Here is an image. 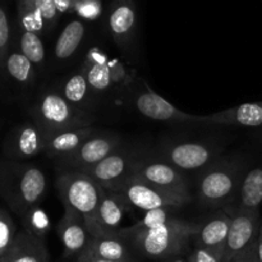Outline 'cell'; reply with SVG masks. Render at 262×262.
<instances>
[{"mask_svg": "<svg viewBox=\"0 0 262 262\" xmlns=\"http://www.w3.org/2000/svg\"><path fill=\"white\" fill-rule=\"evenodd\" d=\"M246 174L242 156L217 159L201 170L197 181V201L206 209L220 210L230 206L239 192Z\"/></svg>", "mask_w": 262, "mask_h": 262, "instance_id": "cell-1", "label": "cell"}, {"mask_svg": "<svg viewBox=\"0 0 262 262\" xmlns=\"http://www.w3.org/2000/svg\"><path fill=\"white\" fill-rule=\"evenodd\" d=\"M199 229V223L186 222L174 217L155 229L142 232H125L122 229L118 237L124 239L142 256L166 260L170 256L182 252L189 239L196 237Z\"/></svg>", "mask_w": 262, "mask_h": 262, "instance_id": "cell-2", "label": "cell"}, {"mask_svg": "<svg viewBox=\"0 0 262 262\" xmlns=\"http://www.w3.org/2000/svg\"><path fill=\"white\" fill-rule=\"evenodd\" d=\"M56 188L64 211H69L86 223L91 238L99 237L97 211L105 188L78 170H60Z\"/></svg>", "mask_w": 262, "mask_h": 262, "instance_id": "cell-3", "label": "cell"}, {"mask_svg": "<svg viewBox=\"0 0 262 262\" xmlns=\"http://www.w3.org/2000/svg\"><path fill=\"white\" fill-rule=\"evenodd\" d=\"M32 117L46 137L61 130L91 127L95 122L91 113L72 105L55 90H46L40 95Z\"/></svg>", "mask_w": 262, "mask_h": 262, "instance_id": "cell-4", "label": "cell"}, {"mask_svg": "<svg viewBox=\"0 0 262 262\" xmlns=\"http://www.w3.org/2000/svg\"><path fill=\"white\" fill-rule=\"evenodd\" d=\"M104 188L120 194L129 210L137 209L143 212L159 207H182L192 201V194L165 191L135 177H128L119 183Z\"/></svg>", "mask_w": 262, "mask_h": 262, "instance_id": "cell-5", "label": "cell"}, {"mask_svg": "<svg viewBox=\"0 0 262 262\" xmlns=\"http://www.w3.org/2000/svg\"><path fill=\"white\" fill-rule=\"evenodd\" d=\"M8 196L14 209L25 215L31 207L37 206L48 192V179L41 169L32 165L17 166L9 171Z\"/></svg>", "mask_w": 262, "mask_h": 262, "instance_id": "cell-6", "label": "cell"}, {"mask_svg": "<svg viewBox=\"0 0 262 262\" xmlns=\"http://www.w3.org/2000/svg\"><path fill=\"white\" fill-rule=\"evenodd\" d=\"M220 150L206 142H174L164 146L156 158L182 171L204 170L219 159Z\"/></svg>", "mask_w": 262, "mask_h": 262, "instance_id": "cell-7", "label": "cell"}, {"mask_svg": "<svg viewBox=\"0 0 262 262\" xmlns=\"http://www.w3.org/2000/svg\"><path fill=\"white\" fill-rule=\"evenodd\" d=\"M230 215L229 232L224 247L223 262H230L257 242L261 227L260 210H233Z\"/></svg>", "mask_w": 262, "mask_h": 262, "instance_id": "cell-8", "label": "cell"}, {"mask_svg": "<svg viewBox=\"0 0 262 262\" xmlns=\"http://www.w3.org/2000/svg\"><path fill=\"white\" fill-rule=\"evenodd\" d=\"M122 138L112 132H97L90 137L76 152L55 160L61 170H79L95 165L119 148Z\"/></svg>", "mask_w": 262, "mask_h": 262, "instance_id": "cell-9", "label": "cell"}, {"mask_svg": "<svg viewBox=\"0 0 262 262\" xmlns=\"http://www.w3.org/2000/svg\"><path fill=\"white\" fill-rule=\"evenodd\" d=\"M130 177L147 182L165 191L191 194L189 182L183 171L158 158H141L135 165Z\"/></svg>", "mask_w": 262, "mask_h": 262, "instance_id": "cell-10", "label": "cell"}, {"mask_svg": "<svg viewBox=\"0 0 262 262\" xmlns=\"http://www.w3.org/2000/svg\"><path fill=\"white\" fill-rule=\"evenodd\" d=\"M140 156L135 151L117 150L95 165L79 169L78 171L86 174L102 187L119 183L132 176L135 165L140 160Z\"/></svg>", "mask_w": 262, "mask_h": 262, "instance_id": "cell-11", "label": "cell"}, {"mask_svg": "<svg viewBox=\"0 0 262 262\" xmlns=\"http://www.w3.org/2000/svg\"><path fill=\"white\" fill-rule=\"evenodd\" d=\"M145 90L138 91L133 99V105L136 110L143 117L158 122H173V123H199V115H192L184 113L174 106L173 104L161 97L143 83Z\"/></svg>", "mask_w": 262, "mask_h": 262, "instance_id": "cell-12", "label": "cell"}, {"mask_svg": "<svg viewBox=\"0 0 262 262\" xmlns=\"http://www.w3.org/2000/svg\"><path fill=\"white\" fill-rule=\"evenodd\" d=\"M129 207L117 192L105 188L97 211L99 237H118ZM96 238V237H95Z\"/></svg>", "mask_w": 262, "mask_h": 262, "instance_id": "cell-13", "label": "cell"}, {"mask_svg": "<svg viewBox=\"0 0 262 262\" xmlns=\"http://www.w3.org/2000/svg\"><path fill=\"white\" fill-rule=\"evenodd\" d=\"M56 232L63 245L66 257H78L87 250L91 241L86 223L69 211H64L63 217L58 223Z\"/></svg>", "mask_w": 262, "mask_h": 262, "instance_id": "cell-14", "label": "cell"}, {"mask_svg": "<svg viewBox=\"0 0 262 262\" xmlns=\"http://www.w3.org/2000/svg\"><path fill=\"white\" fill-rule=\"evenodd\" d=\"M199 123L260 127L262 125V101L246 102L239 106L214 113V114L199 115Z\"/></svg>", "mask_w": 262, "mask_h": 262, "instance_id": "cell-15", "label": "cell"}, {"mask_svg": "<svg viewBox=\"0 0 262 262\" xmlns=\"http://www.w3.org/2000/svg\"><path fill=\"white\" fill-rule=\"evenodd\" d=\"M99 130L96 128L83 127V128H74V129L61 130V132L54 133L46 137L45 151L43 152L48 156L53 158L54 160L67 158L76 152L90 137Z\"/></svg>", "mask_w": 262, "mask_h": 262, "instance_id": "cell-16", "label": "cell"}, {"mask_svg": "<svg viewBox=\"0 0 262 262\" xmlns=\"http://www.w3.org/2000/svg\"><path fill=\"white\" fill-rule=\"evenodd\" d=\"M0 262H49V255L43 241L23 229L17 233Z\"/></svg>", "mask_w": 262, "mask_h": 262, "instance_id": "cell-17", "label": "cell"}, {"mask_svg": "<svg viewBox=\"0 0 262 262\" xmlns=\"http://www.w3.org/2000/svg\"><path fill=\"white\" fill-rule=\"evenodd\" d=\"M46 135L36 123H28L18 128L10 141V155L19 159L33 158L45 151Z\"/></svg>", "mask_w": 262, "mask_h": 262, "instance_id": "cell-18", "label": "cell"}, {"mask_svg": "<svg viewBox=\"0 0 262 262\" xmlns=\"http://www.w3.org/2000/svg\"><path fill=\"white\" fill-rule=\"evenodd\" d=\"M109 60L107 55L99 49H92L86 55L81 71L83 72L90 87L95 94H104L113 87L110 79Z\"/></svg>", "mask_w": 262, "mask_h": 262, "instance_id": "cell-19", "label": "cell"}, {"mask_svg": "<svg viewBox=\"0 0 262 262\" xmlns=\"http://www.w3.org/2000/svg\"><path fill=\"white\" fill-rule=\"evenodd\" d=\"M232 217L227 212H216L204 224H200V229L196 234V246L214 250H224L229 232Z\"/></svg>", "mask_w": 262, "mask_h": 262, "instance_id": "cell-20", "label": "cell"}, {"mask_svg": "<svg viewBox=\"0 0 262 262\" xmlns=\"http://www.w3.org/2000/svg\"><path fill=\"white\" fill-rule=\"evenodd\" d=\"M262 204V166L247 170L245 174L239 192L230 206L225 207V212L233 210H260Z\"/></svg>", "mask_w": 262, "mask_h": 262, "instance_id": "cell-21", "label": "cell"}, {"mask_svg": "<svg viewBox=\"0 0 262 262\" xmlns=\"http://www.w3.org/2000/svg\"><path fill=\"white\" fill-rule=\"evenodd\" d=\"M59 92L72 105L89 112V107L91 106L92 92L94 91L90 87L89 82H87L86 77H84L83 72L81 69L78 72L69 74L61 82Z\"/></svg>", "mask_w": 262, "mask_h": 262, "instance_id": "cell-22", "label": "cell"}, {"mask_svg": "<svg viewBox=\"0 0 262 262\" xmlns=\"http://www.w3.org/2000/svg\"><path fill=\"white\" fill-rule=\"evenodd\" d=\"M84 37V26L81 20H72L64 27L54 48V58L56 61H67L78 51Z\"/></svg>", "mask_w": 262, "mask_h": 262, "instance_id": "cell-23", "label": "cell"}, {"mask_svg": "<svg viewBox=\"0 0 262 262\" xmlns=\"http://www.w3.org/2000/svg\"><path fill=\"white\" fill-rule=\"evenodd\" d=\"M128 243L119 237L91 238L87 251L94 256L114 262H129Z\"/></svg>", "mask_w": 262, "mask_h": 262, "instance_id": "cell-24", "label": "cell"}, {"mask_svg": "<svg viewBox=\"0 0 262 262\" xmlns=\"http://www.w3.org/2000/svg\"><path fill=\"white\" fill-rule=\"evenodd\" d=\"M136 23V14L132 7L120 4L113 10L109 17V28L112 35L119 43H123L132 33Z\"/></svg>", "mask_w": 262, "mask_h": 262, "instance_id": "cell-25", "label": "cell"}, {"mask_svg": "<svg viewBox=\"0 0 262 262\" xmlns=\"http://www.w3.org/2000/svg\"><path fill=\"white\" fill-rule=\"evenodd\" d=\"M7 72L13 79L22 84H31L35 81V67L22 53H12L5 59Z\"/></svg>", "mask_w": 262, "mask_h": 262, "instance_id": "cell-26", "label": "cell"}, {"mask_svg": "<svg viewBox=\"0 0 262 262\" xmlns=\"http://www.w3.org/2000/svg\"><path fill=\"white\" fill-rule=\"evenodd\" d=\"M176 209L177 207H159V209L145 211L142 217L138 219L132 227L123 228V230H125V232H142V230L155 229V228L161 227V225L166 224L171 219H174L171 215Z\"/></svg>", "mask_w": 262, "mask_h": 262, "instance_id": "cell-27", "label": "cell"}, {"mask_svg": "<svg viewBox=\"0 0 262 262\" xmlns=\"http://www.w3.org/2000/svg\"><path fill=\"white\" fill-rule=\"evenodd\" d=\"M20 53L33 64L35 68H42L45 64V48L40 36L35 32L23 31L19 40Z\"/></svg>", "mask_w": 262, "mask_h": 262, "instance_id": "cell-28", "label": "cell"}, {"mask_svg": "<svg viewBox=\"0 0 262 262\" xmlns=\"http://www.w3.org/2000/svg\"><path fill=\"white\" fill-rule=\"evenodd\" d=\"M23 223H25V229L32 233L37 238L43 241L51 229V222L49 215L45 210L40 207V205L33 206L23 215Z\"/></svg>", "mask_w": 262, "mask_h": 262, "instance_id": "cell-29", "label": "cell"}, {"mask_svg": "<svg viewBox=\"0 0 262 262\" xmlns=\"http://www.w3.org/2000/svg\"><path fill=\"white\" fill-rule=\"evenodd\" d=\"M15 235L17 233H15L14 222L7 211L0 209V258L10 247Z\"/></svg>", "mask_w": 262, "mask_h": 262, "instance_id": "cell-30", "label": "cell"}, {"mask_svg": "<svg viewBox=\"0 0 262 262\" xmlns=\"http://www.w3.org/2000/svg\"><path fill=\"white\" fill-rule=\"evenodd\" d=\"M109 71H110V79H112L113 87H123L129 84L130 77L128 74V71L125 69L124 64L118 59H110L109 60Z\"/></svg>", "mask_w": 262, "mask_h": 262, "instance_id": "cell-31", "label": "cell"}, {"mask_svg": "<svg viewBox=\"0 0 262 262\" xmlns=\"http://www.w3.org/2000/svg\"><path fill=\"white\" fill-rule=\"evenodd\" d=\"M224 250H214V248L196 246L193 252L188 256L189 262H223Z\"/></svg>", "mask_w": 262, "mask_h": 262, "instance_id": "cell-32", "label": "cell"}, {"mask_svg": "<svg viewBox=\"0 0 262 262\" xmlns=\"http://www.w3.org/2000/svg\"><path fill=\"white\" fill-rule=\"evenodd\" d=\"M36 9L40 12L43 22H53L56 18V8L55 0H35Z\"/></svg>", "mask_w": 262, "mask_h": 262, "instance_id": "cell-33", "label": "cell"}, {"mask_svg": "<svg viewBox=\"0 0 262 262\" xmlns=\"http://www.w3.org/2000/svg\"><path fill=\"white\" fill-rule=\"evenodd\" d=\"M8 42H9V23H8L7 14L0 8V64L7 53Z\"/></svg>", "mask_w": 262, "mask_h": 262, "instance_id": "cell-34", "label": "cell"}, {"mask_svg": "<svg viewBox=\"0 0 262 262\" xmlns=\"http://www.w3.org/2000/svg\"><path fill=\"white\" fill-rule=\"evenodd\" d=\"M78 12L82 17L87 18V19H94L99 15L100 9L96 3H84V4L79 5Z\"/></svg>", "mask_w": 262, "mask_h": 262, "instance_id": "cell-35", "label": "cell"}, {"mask_svg": "<svg viewBox=\"0 0 262 262\" xmlns=\"http://www.w3.org/2000/svg\"><path fill=\"white\" fill-rule=\"evenodd\" d=\"M230 262H260L257 256V242L250 250H247L245 253H242V255L238 256L237 258Z\"/></svg>", "mask_w": 262, "mask_h": 262, "instance_id": "cell-36", "label": "cell"}, {"mask_svg": "<svg viewBox=\"0 0 262 262\" xmlns=\"http://www.w3.org/2000/svg\"><path fill=\"white\" fill-rule=\"evenodd\" d=\"M166 262H189L188 257H186L183 253V251L182 252H178L176 253V255L170 256V257L166 258Z\"/></svg>", "mask_w": 262, "mask_h": 262, "instance_id": "cell-37", "label": "cell"}, {"mask_svg": "<svg viewBox=\"0 0 262 262\" xmlns=\"http://www.w3.org/2000/svg\"><path fill=\"white\" fill-rule=\"evenodd\" d=\"M81 255H83L89 262H114V261H109V260H104V258L96 257V256H94L92 253H90L87 250L84 251L83 253H81Z\"/></svg>", "mask_w": 262, "mask_h": 262, "instance_id": "cell-38", "label": "cell"}, {"mask_svg": "<svg viewBox=\"0 0 262 262\" xmlns=\"http://www.w3.org/2000/svg\"><path fill=\"white\" fill-rule=\"evenodd\" d=\"M257 256L260 262H262V223L260 227V233H258V238H257Z\"/></svg>", "mask_w": 262, "mask_h": 262, "instance_id": "cell-39", "label": "cell"}, {"mask_svg": "<svg viewBox=\"0 0 262 262\" xmlns=\"http://www.w3.org/2000/svg\"><path fill=\"white\" fill-rule=\"evenodd\" d=\"M55 4H56V8H58V10H60V12H64V10L68 9L69 7L68 0H55Z\"/></svg>", "mask_w": 262, "mask_h": 262, "instance_id": "cell-40", "label": "cell"}, {"mask_svg": "<svg viewBox=\"0 0 262 262\" xmlns=\"http://www.w3.org/2000/svg\"><path fill=\"white\" fill-rule=\"evenodd\" d=\"M77 262H89L86 260V257H84L83 255H79L78 257H77Z\"/></svg>", "mask_w": 262, "mask_h": 262, "instance_id": "cell-41", "label": "cell"}]
</instances>
